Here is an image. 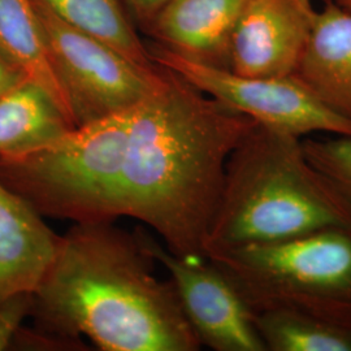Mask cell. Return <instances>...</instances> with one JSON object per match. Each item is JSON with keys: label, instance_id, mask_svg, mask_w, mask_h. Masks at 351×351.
Here are the masks:
<instances>
[{"label": "cell", "instance_id": "cell-9", "mask_svg": "<svg viewBox=\"0 0 351 351\" xmlns=\"http://www.w3.org/2000/svg\"><path fill=\"white\" fill-rule=\"evenodd\" d=\"M316 10L311 0H249L229 43V71L247 77L294 75Z\"/></svg>", "mask_w": 351, "mask_h": 351}, {"label": "cell", "instance_id": "cell-20", "mask_svg": "<svg viewBox=\"0 0 351 351\" xmlns=\"http://www.w3.org/2000/svg\"><path fill=\"white\" fill-rule=\"evenodd\" d=\"M26 78L23 68L0 47V97Z\"/></svg>", "mask_w": 351, "mask_h": 351}, {"label": "cell", "instance_id": "cell-10", "mask_svg": "<svg viewBox=\"0 0 351 351\" xmlns=\"http://www.w3.org/2000/svg\"><path fill=\"white\" fill-rule=\"evenodd\" d=\"M247 1L168 0L145 32L186 59L229 69L232 32Z\"/></svg>", "mask_w": 351, "mask_h": 351}, {"label": "cell", "instance_id": "cell-21", "mask_svg": "<svg viewBox=\"0 0 351 351\" xmlns=\"http://www.w3.org/2000/svg\"><path fill=\"white\" fill-rule=\"evenodd\" d=\"M339 3V5H342L343 8L346 10H350L351 11V0H336Z\"/></svg>", "mask_w": 351, "mask_h": 351}, {"label": "cell", "instance_id": "cell-7", "mask_svg": "<svg viewBox=\"0 0 351 351\" xmlns=\"http://www.w3.org/2000/svg\"><path fill=\"white\" fill-rule=\"evenodd\" d=\"M152 60L182 75L213 99L246 114L258 125L295 136L351 137V121L329 110L294 75L247 77L186 59L163 46H149Z\"/></svg>", "mask_w": 351, "mask_h": 351}, {"label": "cell", "instance_id": "cell-1", "mask_svg": "<svg viewBox=\"0 0 351 351\" xmlns=\"http://www.w3.org/2000/svg\"><path fill=\"white\" fill-rule=\"evenodd\" d=\"M255 125L167 69L163 85L129 108L114 219L150 226L180 258L204 259L228 158Z\"/></svg>", "mask_w": 351, "mask_h": 351}, {"label": "cell", "instance_id": "cell-5", "mask_svg": "<svg viewBox=\"0 0 351 351\" xmlns=\"http://www.w3.org/2000/svg\"><path fill=\"white\" fill-rule=\"evenodd\" d=\"M129 129V108L75 126L50 145L0 159V182L43 217L114 221L113 202Z\"/></svg>", "mask_w": 351, "mask_h": 351}, {"label": "cell", "instance_id": "cell-14", "mask_svg": "<svg viewBox=\"0 0 351 351\" xmlns=\"http://www.w3.org/2000/svg\"><path fill=\"white\" fill-rule=\"evenodd\" d=\"M0 47L23 68L27 78L50 93L73 123L51 63L36 0H0Z\"/></svg>", "mask_w": 351, "mask_h": 351}, {"label": "cell", "instance_id": "cell-4", "mask_svg": "<svg viewBox=\"0 0 351 351\" xmlns=\"http://www.w3.org/2000/svg\"><path fill=\"white\" fill-rule=\"evenodd\" d=\"M206 259L254 314L290 310L351 326V226L246 245Z\"/></svg>", "mask_w": 351, "mask_h": 351}, {"label": "cell", "instance_id": "cell-19", "mask_svg": "<svg viewBox=\"0 0 351 351\" xmlns=\"http://www.w3.org/2000/svg\"><path fill=\"white\" fill-rule=\"evenodd\" d=\"M133 20L146 30L168 0H125Z\"/></svg>", "mask_w": 351, "mask_h": 351}, {"label": "cell", "instance_id": "cell-3", "mask_svg": "<svg viewBox=\"0 0 351 351\" xmlns=\"http://www.w3.org/2000/svg\"><path fill=\"white\" fill-rule=\"evenodd\" d=\"M330 226H351V213L308 160L302 138L256 124L228 158L203 255Z\"/></svg>", "mask_w": 351, "mask_h": 351}, {"label": "cell", "instance_id": "cell-16", "mask_svg": "<svg viewBox=\"0 0 351 351\" xmlns=\"http://www.w3.org/2000/svg\"><path fill=\"white\" fill-rule=\"evenodd\" d=\"M267 351H351V326L290 310L254 314Z\"/></svg>", "mask_w": 351, "mask_h": 351}, {"label": "cell", "instance_id": "cell-17", "mask_svg": "<svg viewBox=\"0 0 351 351\" xmlns=\"http://www.w3.org/2000/svg\"><path fill=\"white\" fill-rule=\"evenodd\" d=\"M308 160L324 176L351 213V137L302 138Z\"/></svg>", "mask_w": 351, "mask_h": 351}, {"label": "cell", "instance_id": "cell-12", "mask_svg": "<svg viewBox=\"0 0 351 351\" xmlns=\"http://www.w3.org/2000/svg\"><path fill=\"white\" fill-rule=\"evenodd\" d=\"M294 75L329 110L351 121V11L324 0Z\"/></svg>", "mask_w": 351, "mask_h": 351}, {"label": "cell", "instance_id": "cell-18", "mask_svg": "<svg viewBox=\"0 0 351 351\" xmlns=\"http://www.w3.org/2000/svg\"><path fill=\"white\" fill-rule=\"evenodd\" d=\"M33 307V293H19L0 304V351L8 350Z\"/></svg>", "mask_w": 351, "mask_h": 351}, {"label": "cell", "instance_id": "cell-6", "mask_svg": "<svg viewBox=\"0 0 351 351\" xmlns=\"http://www.w3.org/2000/svg\"><path fill=\"white\" fill-rule=\"evenodd\" d=\"M53 71L75 126L121 112L165 81L163 66L145 68L97 38L68 25L36 0Z\"/></svg>", "mask_w": 351, "mask_h": 351}, {"label": "cell", "instance_id": "cell-11", "mask_svg": "<svg viewBox=\"0 0 351 351\" xmlns=\"http://www.w3.org/2000/svg\"><path fill=\"white\" fill-rule=\"evenodd\" d=\"M58 239L43 216L0 182V304L14 294L34 293Z\"/></svg>", "mask_w": 351, "mask_h": 351}, {"label": "cell", "instance_id": "cell-2", "mask_svg": "<svg viewBox=\"0 0 351 351\" xmlns=\"http://www.w3.org/2000/svg\"><path fill=\"white\" fill-rule=\"evenodd\" d=\"M154 263L136 232L75 223L33 293L34 329L86 337L103 351L199 350L172 281L155 276Z\"/></svg>", "mask_w": 351, "mask_h": 351}, {"label": "cell", "instance_id": "cell-13", "mask_svg": "<svg viewBox=\"0 0 351 351\" xmlns=\"http://www.w3.org/2000/svg\"><path fill=\"white\" fill-rule=\"evenodd\" d=\"M73 128L50 93L26 77L0 97V159L45 147Z\"/></svg>", "mask_w": 351, "mask_h": 351}, {"label": "cell", "instance_id": "cell-15", "mask_svg": "<svg viewBox=\"0 0 351 351\" xmlns=\"http://www.w3.org/2000/svg\"><path fill=\"white\" fill-rule=\"evenodd\" d=\"M68 25L97 38L145 68H158L125 0H38Z\"/></svg>", "mask_w": 351, "mask_h": 351}, {"label": "cell", "instance_id": "cell-8", "mask_svg": "<svg viewBox=\"0 0 351 351\" xmlns=\"http://www.w3.org/2000/svg\"><path fill=\"white\" fill-rule=\"evenodd\" d=\"M136 234L143 250L168 271L202 346L216 351H267L254 313L215 264L208 259L180 258L142 228L136 229Z\"/></svg>", "mask_w": 351, "mask_h": 351}]
</instances>
